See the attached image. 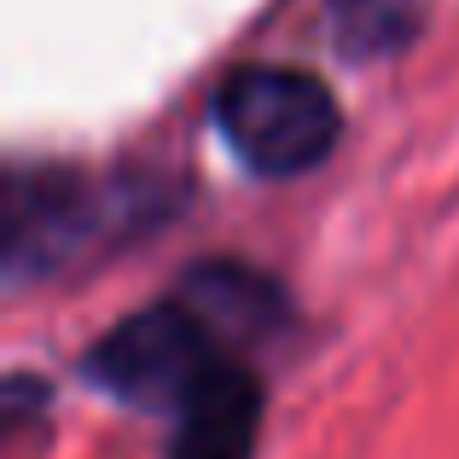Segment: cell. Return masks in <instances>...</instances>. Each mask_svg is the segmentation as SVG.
I'll return each instance as SVG.
<instances>
[{
  "label": "cell",
  "instance_id": "1",
  "mask_svg": "<svg viewBox=\"0 0 459 459\" xmlns=\"http://www.w3.org/2000/svg\"><path fill=\"white\" fill-rule=\"evenodd\" d=\"M186 204V186L152 169L82 175V169H12L0 210V262L6 285H47L65 273L105 262L146 233L169 227Z\"/></svg>",
  "mask_w": 459,
  "mask_h": 459
},
{
  "label": "cell",
  "instance_id": "2",
  "mask_svg": "<svg viewBox=\"0 0 459 459\" xmlns=\"http://www.w3.org/2000/svg\"><path fill=\"white\" fill-rule=\"evenodd\" d=\"M215 134L233 146L250 175L291 180L337 152L343 111L314 70L245 65L215 88Z\"/></svg>",
  "mask_w": 459,
  "mask_h": 459
},
{
  "label": "cell",
  "instance_id": "4",
  "mask_svg": "<svg viewBox=\"0 0 459 459\" xmlns=\"http://www.w3.org/2000/svg\"><path fill=\"white\" fill-rule=\"evenodd\" d=\"M325 23L349 58H390L413 41L419 0H325Z\"/></svg>",
  "mask_w": 459,
  "mask_h": 459
},
{
  "label": "cell",
  "instance_id": "3",
  "mask_svg": "<svg viewBox=\"0 0 459 459\" xmlns=\"http://www.w3.org/2000/svg\"><path fill=\"white\" fill-rule=\"evenodd\" d=\"M268 419V378L250 355H233L169 413L163 459H256Z\"/></svg>",
  "mask_w": 459,
  "mask_h": 459
}]
</instances>
